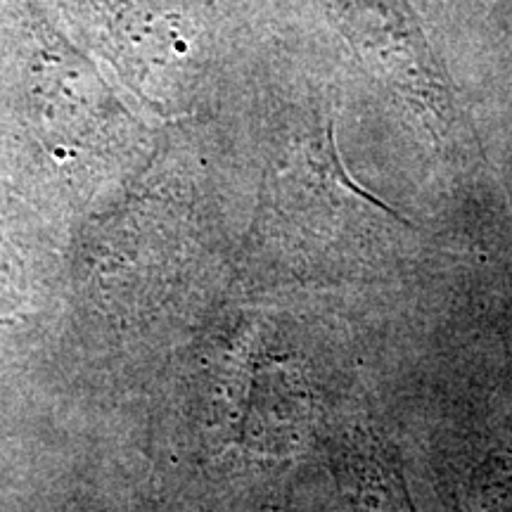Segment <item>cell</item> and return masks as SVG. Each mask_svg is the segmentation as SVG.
Wrapping results in <instances>:
<instances>
[{
	"label": "cell",
	"instance_id": "6da1fadb",
	"mask_svg": "<svg viewBox=\"0 0 512 512\" xmlns=\"http://www.w3.org/2000/svg\"><path fill=\"white\" fill-rule=\"evenodd\" d=\"M339 27L358 57L392 86L434 136L458 121L448 79L403 0H335Z\"/></svg>",
	"mask_w": 512,
	"mask_h": 512
},
{
	"label": "cell",
	"instance_id": "7a4b0ae2",
	"mask_svg": "<svg viewBox=\"0 0 512 512\" xmlns=\"http://www.w3.org/2000/svg\"><path fill=\"white\" fill-rule=\"evenodd\" d=\"M460 512H512V427L470 470Z\"/></svg>",
	"mask_w": 512,
	"mask_h": 512
}]
</instances>
